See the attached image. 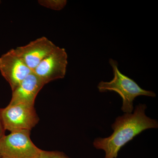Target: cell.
Here are the masks:
<instances>
[{
  "mask_svg": "<svg viewBox=\"0 0 158 158\" xmlns=\"http://www.w3.org/2000/svg\"><path fill=\"white\" fill-rule=\"evenodd\" d=\"M146 105L140 104L133 113H124L118 116L111 126L113 134L107 138H96L94 146L104 151L105 158H117L122 148L136 136L144 130L158 127L157 121L146 116Z\"/></svg>",
  "mask_w": 158,
  "mask_h": 158,
  "instance_id": "1",
  "label": "cell"
},
{
  "mask_svg": "<svg viewBox=\"0 0 158 158\" xmlns=\"http://www.w3.org/2000/svg\"><path fill=\"white\" fill-rule=\"evenodd\" d=\"M109 62L113 68L114 77L110 82H100L98 88L101 92L114 91L119 94L123 100V112L125 113H132L134 109L133 102L138 96L144 95L155 97L154 92L142 89L133 79L121 73L118 69L117 61L110 59Z\"/></svg>",
  "mask_w": 158,
  "mask_h": 158,
  "instance_id": "2",
  "label": "cell"
},
{
  "mask_svg": "<svg viewBox=\"0 0 158 158\" xmlns=\"http://www.w3.org/2000/svg\"><path fill=\"white\" fill-rule=\"evenodd\" d=\"M29 130L12 132L0 139V154L9 158H38L41 149L31 141Z\"/></svg>",
  "mask_w": 158,
  "mask_h": 158,
  "instance_id": "3",
  "label": "cell"
},
{
  "mask_svg": "<svg viewBox=\"0 0 158 158\" xmlns=\"http://www.w3.org/2000/svg\"><path fill=\"white\" fill-rule=\"evenodd\" d=\"M2 118L5 130L11 132L31 131L39 121L34 106L24 104H9L2 109Z\"/></svg>",
  "mask_w": 158,
  "mask_h": 158,
  "instance_id": "4",
  "label": "cell"
},
{
  "mask_svg": "<svg viewBox=\"0 0 158 158\" xmlns=\"http://www.w3.org/2000/svg\"><path fill=\"white\" fill-rule=\"evenodd\" d=\"M68 56L65 49L57 46L33 71L44 84L64 78L68 65Z\"/></svg>",
  "mask_w": 158,
  "mask_h": 158,
  "instance_id": "5",
  "label": "cell"
},
{
  "mask_svg": "<svg viewBox=\"0 0 158 158\" xmlns=\"http://www.w3.org/2000/svg\"><path fill=\"white\" fill-rule=\"evenodd\" d=\"M57 47L48 38L42 37L27 45L13 49L15 52L32 71Z\"/></svg>",
  "mask_w": 158,
  "mask_h": 158,
  "instance_id": "6",
  "label": "cell"
},
{
  "mask_svg": "<svg viewBox=\"0 0 158 158\" xmlns=\"http://www.w3.org/2000/svg\"><path fill=\"white\" fill-rule=\"evenodd\" d=\"M11 49L0 57V72L13 91L32 72Z\"/></svg>",
  "mask_w": 158,
  "mask_h": 158,
  "instance_id": "7",
  "label": "cell"
},
{
  "mask_svg": "<svg viewBox=\"0 0 158 158\" xmlns=\"http://www.w3.org/2000/svg\"><path fill=\"white\" fill-rule=\"evenodd\" d=\"M45 85L42 80L32 72L12 91L9 104L34 106L37 94Z\"/></svg>",
  "mask_w": 158,
  "mask_h": 158,
  "instance_id": "8",
  "label": "cell"
},
{
  "mask_svg": "<svg viewBox=\"0 0 158 158\" xmlns=\"http://www.w3.org/2000/svg\"><path fill=\"white\" fill-rule=\"evenodd\" d=\"M66 0H39L40 5L46 8L56 11L62 10L66 6Z\"/></svg>",
  "mask_w": 158,
  "mask_h": 158,
  "instance_id": "9",
  "label": "cell"
},
{
  "mask_svg": "<svg viewBox=\"0 0 158 158\" xmlns=\"http://www.w3.org/2000/svg\"><path fill=\"white\" fill-rule=\"evenodd\" d=\"M38 158H70L59 151H46L41 150Z\"/></svg>",
  "mask_w": 158,
  "mask_h": 158,
  "instance_id": "10",
  "label": "cell"
},
{
  "mask_svg": "<svg viewBox=\"0 0 158 158\" xmlns=\"http://www.w3.org/2000/svg\"><path fill=\"white\" fill-rule=\"evenodd\" d=\"M5 130L2 118V109H0V139L5 135Z\"/></svg>",
  "mask_w": 158,
  "mask_h": 158,
  "instance_id": "11",
  "label": "cell"
},
{
  "mask_svg": "<svg viewBox=\"0 0 158 158\" xmlns=\"http://www.w3.org/2000/svg\"><path fill=\"white\" fill-rule=\"evenodd\" d=\"M1 158H7V157H2Z\"/></svg>",
  "mask_w": 158,
  "mask_h": 158,
  "instance_id": "12",
  "label": "cell"
},
{
  "mask_svg": "<svg viewBox=\"0 0 158 158\" xmlns=\"http://www.w3.org/2000/svg\"><path fill=\"white\" fill-rule=\"evenodd\" d=\"M2 157V156H1V154H0V158Z\"/></svg>",
  "mask_w": 158,
  "mask_h": 158,
  "instance_id": "13",
  "label": "cell"
},
{
  "mask_svg": "<svg viewBox=\"0 0 158 158\" xmlns=\"http://www.w3.org/2000/svg\"><path fill=\"white\" fill-rule=\"evenodd\" d=\"M0 2H1V1H0Z\"/></svg>",
  "mask_w": 158,
  "mask_h": 158,
  "instance_id": "14",
  "label": "cell"
}]
</instances>
